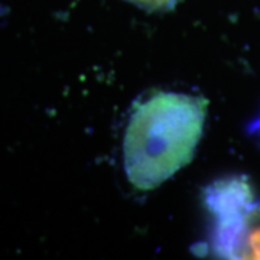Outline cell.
Wrapping results in <instances>:
<instances>
[{
  "instance_id": "obj_1",
  "label": "cell",
  "mask_w": 260,
  "mask_h": 260,
  "mask_svg": "<svg viewBox=\"0 0 260 260\" xmlns=\"http://www.w3.org/2000/svg\"><path fill=\"white\" fill-rule=\"evenodd\" d=\"M207 102L184 93L159 91L133 107L123 140L130 184L150 191L186 167L203 136Z\"/></svg>"
},
{
  "instance_id": "obj_2",
  "label": "cell",
  "mask_w": 260,
  "mask_h": 260,
  "mask_svg": "<svg viewBox=\"0 0 260 260\" xmlns=\"http://www.w3.org/2000/svg\"><path fill=\"white\" fill-rule=\"evenodd\" d=\"M205 205L213 217L211 249L223 259H260V200L246 178L220 179L207 188Z\"/></svg>"
},
{
  "instance_id": "obj_3",
  "label": "cell",
  "mask_w": 260,
  "mask_h": 260,
  "mask_svg": "<svg viewBox=\"0 0 260 260\" xmlns=\"http://www.w3.org/2000/svg\"><path fill=\"white\" fill-rule=\"evenodd\" d=\"M126 2L149 12H156V10H168L174 8L178 0H126Z\"/></svg>"
},
{
  "instance_id": "obj_4",
  "label": "cell",
  "mask_w": 260,
  "mask_h": 260,
  "mask_svg": "<svg viewBox=\"0 0 260 260\" xmlns=\"http://www.w3.org/2000/svg\"><path fill=\"white\" fill-rule=\"evenodd\" d=\"M253 130H254V132H256V133L260 136V119L253 124Z\"/></svg>"
}]
</instances>
